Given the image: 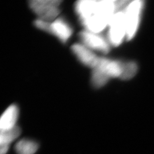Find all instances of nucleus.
Wrapping results in <instances>:
<instances>
[{
    "instance_id": "12",
    "label": "nucleus",
    "mask_w": 154,
    "mask_h": 154,
    "mask_svg": "<svg viewBox=\"0 0 154 154\" xmlns=\"http://www.w3.org/2000/svg\"><path fill=\"white\" fill-rule=\"evenodd\" d=\"M34 25L37 28L41 30H43L45 32L50 33V24L51 22L45 21L44 20L38 19L34 21Z\"/></svg>"
},
{
    "instance_id": "8",
    "label": "nucleus",
    "mask_w": 154,
    "mask_h": 154,
    "mask_svg": "<svg viewBox=\"0 0 154 154\" xmlns=\"http://www.w3.org/2000/svg\"><path fill=\"white\" fill-rule=\"evenodd\" d=\"M18 115L19 110L16 105H11L8 107L1 118V130H7L16 126Z\"/></svg>"
},
{
    "instance_id": "3",
    "label": "nucleus",
    "mask_w": 154,
    "mask_h": 154,
    "mask_svg": "<svg viewBox=\"0 0 154 154\" xmlns=\"http://www.w3.org/2000/svg\"><path fill=\"white\" fill-rule=\"evenodd\" d=\"M107 39L110 45L114 46H119L126 37V25L125 12H116L111 18L109 24Z\"/></svg>"
},
{
    "instance_id": "4",
    "label": "nucleus",
    "mask_w": 154,
    "mask_h": 154,
    "mask_svg": "<svg viewBox=\"0 0 154 154\" xmlns=\"http://www.w3.org/2000/svg\"><path fill=\"white\" fill-rule=\"evenodd\" d=\"M142 6V1H135L127 5L126 11H124L126 25V38L128 40L132 39L137 32Z\"/></svg>"
},
{
    "instance_id": "2",
    "label": "nucleus",
    "mask_w": 154,
    "mask_h": 154,
    "mask_svg": "<svg viewBox=\"0 0 154 154\" xmlns=\"http://www.w3.org/2000/svg\"><path fill=\"white\" fill-rule=\"evenodd\" d=\"M61 2L59 0H33L29 2V6L38 19L53 22L60 14Z\"/></svg>"
},
{
    "instance_id": "7",
    "label": "nucleus",
    "mask_w": 154,
    "mask_h": 154,
    "mask_svg": "<svg viewBox=\"0 0 154 154\" xmlns=\"http://www.w3.org/2000/svg\"><path fill=\"white\" fill-rule=\"evenodd\" d=\"M72 30L67 22L62 18H57L51 22L50 34H53L63 43H65L72 35Z\"/></svg>"
},
{
    "instance_id": "5",
    "label": "nucleus",
    "mask_w": 154,
    "mask_h": 154,
    "mask_svg": "<svg viewBox=\"0 0 154 154\" xmlns=\"http://www.w3.org/2000/svg\"><path fill=\"white\" fill-rule=\"evenodd\" d=\"M83 44L90 50H94L107 54L110 51V45L109 40L99 33H93L88 30L79 34Z\"/></svg>"
},
{
    "instance_id": "9",
    "label": "nucleus",
    "mask_w": 154,
    "mask_h": 154,
    "mask_svg": "<svg viewBox=\"0 0 154 154\" xmlns=\"http://www.w3.org/2000/svg\"><path fill=\"white\" fill-rule=\"evenodd\" d=\"M38 147V144L35 141L24 139L17 143L15 149L17 154H34Z\"/></svg>"
},
{
    "instance_id": "10",
    "label": "nucleus",
    "mask_w": 154,
    "mask_h": 154,
    "mask_svg": "<svg viewBox=\"0 0 154 154\" xmlns=\"http://www.w3.org/2000/svg\"><path fill=\"white\" fill-rule=\"evenodd\" d=\"M21 133V128L17 126L9 129L1 130V145H9L10 143L20 135Z\"/></svg>"
},
{
    "instance_id": "1",
    "label": "nucleus",
    "mask_w": 154,
    "mask_h": 154,
    "mask_svg": "<svg viewBox=\"0 0 154 154\" xmlns=\"http://www.w3.org/2000/svg\"><path fill=\"white\" fill-rule=\"evenodd\" d=\"M75 11L86 30L99 33L108 27L112 17L118 12L116 1L81 0L75 5Z\"/></svg>"
},
{
    "instance_id": "6",
    "label": "nucleus",
    "mask_w": 154,
    "mask_h": 154,
    "mask_svg": "<svg viewBox=\"0 0 154 154\" xmlns=\"http://www.w3.org/2000/svg\"><path fill=\"white\" fill-rule=\"evenodd\" d=\"M72 50L78 59L83 65L93 69L98 64L100 57L96 55L91 50L84 45L76 44L72 46Z\"/></svg>"
},
{
    "instance_id": "13",
    "label": "nucleus",
    "mask_w": 154,
    "mask_h": 154,
    "mask_svg": "<svg viewBox=\"0 0 154 154\" xmlns=\"http://www.w3.org/2000/svg\"><path fill=\"white\" fill-rule=\"evenodd\" d=\"M9 145H1L0 154H6L9 149Z\"/></svg>"
},
{
    "instance_id": "11",
    "label": "nucleus",
    "mask_w": 154,
    "mask_h": 154,
    "mask_svg": "<svg viewBox=\"0 0 154 154\" xmlns=\"http://www.w3.org/2000/svg\"><path fill=\"white\" fill-rule=\"evenodd\" d=\"M109 79L102 72L97 69H94L91 75V82L94 87L97 88L103 87L109 81Z\"/></svg>"
}]
</instances>
